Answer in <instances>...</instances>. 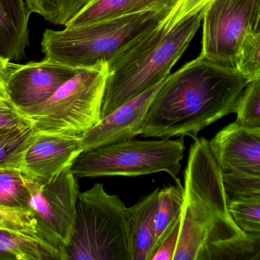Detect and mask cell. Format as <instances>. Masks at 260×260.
Returning a JSON list of instances; mask_svg holds the SVG:
<instances>
[{
    "label": "cell",
    "instance_id": "obj_14",
    "mask_svg": "<svg viewBox=\"0 0 260 260\" xmlns=\"http://www.w3.org/2000/svg\"><path fill=\"white\" fill-rule=\"evenodd\" d=\"M30 13L26 0H0V57L9 61L24 57Z\"/></svg>",
    "mask_w": 260,
    "mask_h": 260
},
{
    "label": "cell",
    "instance_id": "obj_18",
    "mask_svg": "<svg viewBox=\"0 0 260 260\" xmlns=\"http://www.w3.org/2000/svg\"><path fill=\"white\" fill-rule=\"evenodd\" d=\"M35 133L33 128H0V167L22 171L24 157Z\"/></svg>",
    "mask_w": 260,
    "mask_h": 260
},
{
    "label": "cell",
    "instance_id": "obj_4",
    "mask_svg": "<svg viewBox=\"0 0 260 260\" xmlns=\"http://www.w3.org/2000/svg\"><path fill=\"white\" fill-rule=\"evenodd\" d=\"M168 15L145 11L63 30L47 29L41 49L46 58L73 68L108 64L123 47Z\"/></svg>",
    "mask_w": 260,
    "mask_h": 260
},
{
    "label": "cell",
    "instance_id": "obj_33",
    "mask_svg": "<svg viewBox=\"0 0 260 260\" xmlns=\"http://www.w3.org/2000/svg\"><path fill=\"white\" fill-rule=\"evenodd\" d=\"M257 130H259V131H260V129H257Z\"/></svg>",
    "mask_w": 260,
    "mask_h": 260
},
{
    "label": "cell",
    "instance_id": "obj_11",
    "mask_svg": "<svg viewBox=\"0 0 260 260\" xmlns=\"http://www.w3.org/2000/svg\"><path fill=\"white\" fill-rule=\"evenodd\" d=\"M162 82L123 104L81 135L82 151H94L141 135L144 117Z\"/></svg>",
    "mask_w": 260,
    "mask_h": 260
},
{
    "label": "cell",
    "instance_id": "obj_27",
    "mask_svg": "<svg viewBox=\"0 0 260 260\" xmlns=\"http://www.w3.org/2000/svg\"><path fill=\"white\" fill-rule=\"evenodd\" d=\"M237 69L251 79L259 76L260 32L247 37Z\"/></svg>",
    "mask_w": 260,
    "mask_h": 260
},
{
    "label": "cell",
    "instance_id": "obj_3",
    "mask_svg": "<svg viewBox=\"0 0 260 260\" xmlns=\"http://www.w3.org/2000/svg\"><path fill=\"white\" fill-rule=\"evenodd\" d=\"M203 17V10L171 29L161 21L108 63L102 119L169 76L200 29Z\"/></svg>",
    "mask_w": 260,
    "mask_h": 260
},
{
    "label": "cell",
    "instance_id": "obj_9",
    "mask_svg": "<svg viewBox=\"0 0 260 260\" xmlns=\"http://www.w3.org/2000/svg\"><path fill=\"white\" fill-rule=\"evenodd\" d=\"M256 0H212L204 9L200 56L237 68Z\"/></svg>",
    "mask_w": 260,
    "mask_h": 260
},
{
    "label": "cell",
    "instance_id": "obj_1",
    "mask_svg": "<svg viewBox=\"0 0 260 260\" xmlns=\"http://www.w3.org/2000/svg\"><path fill=\"white\" fill-rule=\"evenodd\" d=\"M250 77L199 56L162 82L147 110L141 135L171 138L199 133L235 113Z\"/></svg>",
    "mask_w": 260,
    "mask_h": 260
},
{
    "label": "cell",
    "instance_id": "obj_31",
    "mask_svg": "<svg viewBox=\"0 0 260 260\" xmlns=\"http://www.w3.org/2000/svg\"><path fill=\"white\" fill-rule=\"evenodd\" d=\"M16 64L0 57V87L7 88V82Z\"/></svg>",
    "mask_w": 260,
    "mask_h": 260
},
{
    "label": "cell",
    "instance_id": "obj_12",
    "mask_svg": "<svg viewBox=\"0 0 260 260\" xmlns=\"http://www.w3.org/2000/svg\"><path fill=\"white\" fill-rule=\"evenodd\" d=\"M82 153L80 136L69 137L35 131L24 157L22 172L31 180L47 183L71 167Z\"/></svg>",
    "mask_w": 260,
    "mask_h": 260
},
{
    "label": "cell",
    "instance_id": "obj_25",
    "mask_svg": "<svg viewBox=\"0 0 260 260\" xmlns=\"http://www.w3.org/2000/svg\"><path fill=\"white\" fill-rule=\"evenodd\" d=\"M236 122L250 129H260V75L247 84L237 105Z\"/></svg>",
    "mask_w": 260,
    "mask_h": 260
},
{
    "label": "cell",
    "instance_id": "obj_24",
    "mask_svg": "<svg viewBox=\"0 0 260 260\" xmlns=\"http://www.w3.org/2000/svg\"><path fill=\"white\" fill-rule=\"evenodd\" d=\"M0 230L35 240L42 244L37 235L36 223L31 212L24 208L0 205Z\"/></svg>",
    "mask_w": 260,
    "mask_h": 260
},
{
    "label": "cell",
    "instance_id": "obj_6",
    "mask_svg": "<svg viewBox=\"0 0 260 260\" xmlns=\"http://www.w3.org/2000/svg\"><path fill=\"white\" fill-rule=\"evenodd\" d=\"M108 64L81 68L45 102L25 111L37 132L78 137L102 120Z\"/></svg>",
    "mask_w": 260,
    "mask_h": 260
},
{
    "label": "cell",
    "instance_id": "obj_26",
    "mask_svg": "<svg viewBox=\"0 0 260 260\" xmlns=\"http://www.w3.org/2000/svg\"><path fill=\"white\" fill-rule=\"evenodd\" d=\"M33 128V125L28 116L14 104L7 88L0 87V128Z\"/></svg>",
    "mask_w": 260,
    "mask_h": 260
},
{
    "label": "cell",
    "instance_id": "obj_29",
    "mask_svg": "<svg viewBox=\"0 0 260 260\" xmlns=\"http://www.w3.org/2000/svg\"><path fill=\"white\" fill-rule=\"evenodd\" d=\"M180 221H181V218L177 221L169 235L161 243L160 247L151 258V260H173L175 254L176 249H177V242H178Z\"/></svg>",
    "mask_w": 260,
    "mask_h": 260
},
{
    "label": "cell",
    "instance_id": "obj_8",
    "mask_svg": "<svg viewBox=\"0 0 260 260\" xmlns=\"http://www.w3.org/2000/svg\"><path fill=\"white\" fill-rule=\"evenodd\" d=\"M27 178L30 193L27 209L36 223L38 238L59 260H68L67 249L74 227L79 194L72 166L47 183Z\"/></svg>",
    "mask_w": 260,
    "mask_h": 260
},
{
    "label": "cell",
    "instance_id": "obj_13",
    "mask_svg": "<svg viewBox=\"0 0 260 260\" xmlns=\"http://www.w3.org/2000/svg\"><path fill=\"white\" fill-rule=\"evenodd\" d=\"M211 149L224 172L260 177V131L230 124L210 140Z\"/></svg>",
    "mask_w": 260,
    "mask_h": 260
},
{
    "label": "cell",
    "instance_id": "obj_30",
    "mask_svg": "<svg viewBox=\"0 0 260 260\" xmlns=\"http://www.w3.org/2000/svg\"><path fill=\"white\" fill-rule=\"evenodd\" d=\"M178 2L179 0H140L135 8V12L153 11L168 15Z\"/></svg>",
    "mask_w": 260,
    "mask_h": 260
},
{
    "label": "cell",
    "instance_id": "obj_23",
    "mask_svg": "<svg viewBox=\"0 0 260 260\" xmlns=\"http://www.w3.org/2000/svg\"><path fill=\"white\" fill-rule=\"evenodd\" d=\"M229 209L241 230L260 233V193L231 197Z\"/></svg>",
    "mask_w": 260,
    "mask_h": 260
},
{
    "label": "cell",
    "instance_id": "obj_5",
    "mask_svg": "<svg viewBox=\"0 0 260 260\" xmlns=\"http://www.w3.org/2000/svg\"><path fill=\"white\" fill-rule=\"evenodd\" d=\"M68 260H130L129 208L104 185L79 192Z\"/></svg>",
    "mask_w": 260,
    "mask_h": 260
},
{
    "label": "cell",
    "instance_id": "obj_32",
    "mask_svg": "<svg viewBox=\"0 0 260 260\" xmlns=\"http://www.w3.org/2000/svg\"><path fill=\"white\" fill-rule=\"evenodd\" d=\"M250 34H257L260 32V0L255 1L250 24Z\"/></svg>",
    "mask_w": 260,
    "mask_h": 260
},
{
    "label": "cell",
    "instance_id": "obj_2",
    "mask_svg": "<svg viewBox=\"0 0 260 260\" xmlns=\"http://www.w3.org/2000/svg\"><path fill=\"white\" fill-rule=\"evenodd\" d=\"M244 232L231 213L224 172L209 140L196 139L184 171L180 234L173 260H203L208 249Z\"/></svg>",
    "mask_w": 260,
    "mask_h": 260
},
{
    "label": "cell",
    "instance_id": "obj_28",
    "mask_svg": "<svg viewBox=\"0 0 260 260\" xmlns=\"http://www.w3.org/2000/svg\"><path fill=\"white\" fill-rule=\"evenodd\" d=\"M212 0H179L175 7L162 21L167 28L171 29L176 24L189 17L203 11Z\"/></svg>",
    "mask_w": 260,
    "mask_h": 260
},
{
    "label": "cell",
    "instance_id": "obj_16",
    "mask_svg": "<svg viewBox=\"0 0 260 260\" xmlns=\"http://www.w3.org/2000/svg\"><path fill=\"white\" fill-rule=\"evenodd\" d=\"M183 203V187L181 184L159 190L158 201L153 222L154 254L181 218Z\"/></svg>",
    "mask_w": 260,
    "mask_h": 260
},
{
    "label": "cell",
    "instance_id": "obj_19",
    "mask_svg": "<svg viewBox=\"0 0 260 260\" xmlns=\"http://www.w3.org/2000/svg\"><path fill=\"white\" fill-rule=\"evenodd\" d=\"M203 260H260V233L244 232L242 236L212 246Z\"/></svg>",
    "mask_w": 260,
    "mask_h": 260
},
{
    "label": "cell",
    "instance_id": "obj_22",
    "mask_svg": "<svg viewBox=\"0 0 260 260\" xmlns=\"http://www.w3.org/2000/svg\"><path fill=\"white\" fill-rule=\"evenodd\" d=\"M28 178L21 169L0 167V205L27 209Z\"/></svg>",
    "mask_w": 260,
    "mask_h": 260
},
{
    "label": "cell",
    "instance_id": "obj_7",
    "mask_svg": "<svg viewBox=\"0 0 260 260\" xmlns=\"http://www.w3.org/2000/svg\"><path fill=\"white\" fill-rule=\"evenodd\" d=\"M186 150L183 137L160 140H132L83 152L75 160L76 178L139 177L167 172L181 184L179 174Z\"/></svg>",
    "mask_w": 260,
    "mask_h": 260
},
{
    "label": "cell",
    "instance_id": "obj_17",
    "mask_svg": "<svg viewBox=\"0 0 260 260\" xmlns=\"http://www.w3.org/2000/svg\"><path fill=\"white\" fill-rule=\"evenodd\" d=\"M0 259L59 260L56 254L38 241L1 230Z\"/></svg>",
    "mask_w": 260,
    "mask_h": 260
},
{
    "label": "cell",
    "instance_id": "obj_15",
    "mask_svg": "<svg viewBox=\"0 0 260 260\" xmlns=\"http://www.w3.org/2000/svg\"><path fill=\"white\" fill-rule=\"evenodd\" d=\"M160 188L129 208L130 260H151L154 255V214Z\"/></svg>",
    "mask_w": 260,
    "mask_h": 260
},
{
    "label": "cell",
    "instance_id": "obj_21",
    "mask_svg": "<svg viewBox=\"0 0 260 260\" xmlns=\"http://www.w3.org/2000/svg\"><path fill=\"white\" fill-rule=\"evenodd\" d=\"M91 0H26L30 12L57 25H67Z\"/></svg>",
    "mask_w": 260,
    "mask_h": 260
},
{
    "label": "cell",
    "instance_id": "obj_10",
    "mask_svg": "<svg viewBox=\"0 0 260 260\" xmlns=\"http://www.w3.org/2000/svg\"><path fill=\"white\" fill-rule=\"evenodd\" d=\"M79 69L44 58L39 62L16 64L7 82L9 97L25 112L51 97Z\"/></svg>",
    "mask_w": 260,
    "mask_h": 260
},
{
    "label": "cell",
    "instance_id": "obj_20",
    "mask_svg": "<svg viewBox=\"0 0 260 260\" xmlns=\"http://www.w3.org/2000/svg\"><path fill=\"white\" fill-rule=\"evenodd\" d=\"M139 1L140 0H91L66 26L83 25L136 13L135 8Z\"/></svg>",
    "mask_w": 260,
    "mask_h": 260
}]
</instances>
